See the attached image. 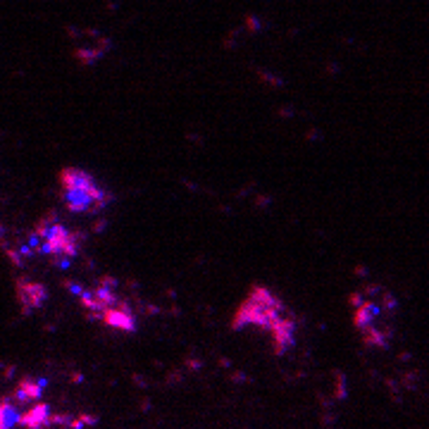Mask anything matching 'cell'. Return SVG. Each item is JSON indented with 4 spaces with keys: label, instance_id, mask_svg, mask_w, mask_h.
Returning <instances> with one entry per match:
<instances>
[{
    "label": "cell",
    "instance_id": "6da1fadb",
    "mask_svg": "<svg viewBox=\"0 0 429 429\" xmlns=\"http://www.w3.org/2000/svg\"><path fill=\"white\" fill-rule=\"evenodd\" d=\"M353 322L368 346L384 348L394 337L396 298L382 286H365L351 298Z\"/></svg>",
    "mask_w": 429,
    "mask_h": 429
},
{
    "label": "cell",
    "instance_id": "7a4b0ae2",
    "mask_svg": "<svg viewBox=\"0 0 429 429\" xmlns=\"http://www.w3.org/2000/svg\"><path fill=\"white\" fill-rule=\"evenodd\" d=\"M293 315L286 310L279 296H275L265 286H255L239 306L231 320V329H236V332L239 329H262V332L272 334L279 324H284Z\"/></svg>",
    "mask_w": 429,
    "mask_h": 429
},
{
    "label": "cell",
    "instance_id": "3957f363",
    "mask_svg": "<svg viewBox=\"0 0 429 429\" xmlns=\"http://www.w3.org/2000/svg\"><path fill=\"white\" fill-rule=\"evenodd\" d=\"M62 200L67 210L74 214H98L110 205L112 196L105 188H100L98 182L89 172L79 167H67L60 172Z\"/></svg>",
    "mask_w": 429,
    "mask_h": 429
},
{
    "label": "cell",
    "instance_id": "277c9868",
    "mask_svg": "<svg viewBox=\"0 0 429 429\" xmlns=\"http://www.w3.org/2000/svg\"><path fill=\"white\" fill-rule=\"evenodd\" d=\"M46 296H48L46 286L41 281H36V279H19L17 281V301H19V306H22L24 312H31V310L41 307L43 301H46Z\"/></svg>",
    "mask_w": 429,
    "mask_h": 429
},
{
    "label": "cell",
    "instance_id": "5b68a950",
    "mask_svg": "<svg viewBox=\"0 0 429 429\" xmlns=\"http://www.w3.org/2000/svg\"><path fill=\"white\" fill-rule=\"evenodd\" d=\"M100 322H105L107 327H112V329H117V332H134V329H136V315H134L131 306H129L124 298L117 303V306H112L110 310H105L103 317H100Z\"/></svg>",
    "mask_w": 429,
    "mask_h": 429
},
{
    "label": "cell",
    "instance_id": "8992f818",
    "mask_svg": "<svg viewBox=\"0 0 429 429\" xmlns=\"http://www.w3.org/2000/svg\"><path fill=\"white\" fill-rule=\"evenodd\" d=\"M43 386H46V382L43 379H22V382L17 384V389L12 391V403H15L17 408H22V410H27L29 405H33V403H38V398H41V394H43Z\"/></svg>",
    "mask_w": 429,
    "mask_h": 429
},
{
    "label": "cell",
    "instance_id": "52a82bcc",
    "mask_svg": "<svg viewBox=\"0 0 429 429\" xmlns=\"http://www.w3.org/2000/svg\"><path fill=\"white\" fill-rule=\"evenodd\" d=\"M19 427L24 429H50L53 427V410L46 403H33L27 410H22V422Z\"/></svg>",
    "mask_w": 429,
    "mask_h": 429
},
{
    "label": "cell",
    "instance_id": "ba28073f",
    "mask_svg": "<svg viewBox=\"0 0 429 429\" xmlns=\"http://www.w3.org/2000/svg\"><path fill=\"white\" fill-rule=\"evenodd\" d=\"M0 429H2V398H0Z\"/></svg>",
    "mask_w": 429,
    "mask_h": 429
}]
</instances>
